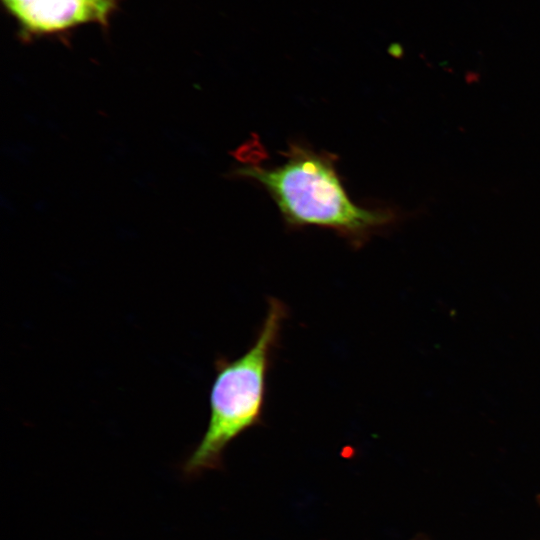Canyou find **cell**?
Returning <instances> with one entry per match:
<instances>
[{"instance_id":"3","label":"cell","mask_w":540,"mask_h":540,"mask_svg":"<svg viewBox=\"0 0 540 540\" xmlns=\"http://www.w3.org/2000/svg\"><path fill=\"white\" fill-rule=\"evenodd\" d=\"M23 39L62 35L85 24L107 27L121 0H1Z\"/></svg>"},{"instance_id":"2","label":"cell","mask_w":540,"mask_h":540,"mask_svg":"<svg viewBox=\"0 0 540 540\" xmlns=\"http://www.w3.org/2000/svg\"><path fill=\"white\" fill-rule=\"evenodd\" d=\"M286 306L270 298L256 341L234 360L219 357L210 390V417L202 439L183 466L186 475H198L223 464L227 446L246 430L262 424L266 382Z\"/></svg>"},{"instance_id":"4","label":"cell","mask_w":540,"mask_h":540,"mask_svg":"<svg viewBox=\"0 0 540 540\" xmlns=\"http://www.w3.org/2000/svg\"><path fill=\"white\" fill-rule=\"evenodd\" d=\"M539 503H540V496L538 497Z\"/></svg>"},{"instance_id":"1","label":"cell","mask_w":540,"mask_h":540,"mask_svg":"<svg viewBox=\"0 0 540 540\" xmlns=\"http://www.w3.org/2000/svg\"><path fill=\"white\" fill-rule=\"evenodd\" d=\"M285 161L272 168L245 163L233 175L265 188L290 227L333 230L360 247L371 235L426 212H403L395 206L363 208L354 203L337 171V156L303 143H290Z\"/></svg>"}]
</instances>
